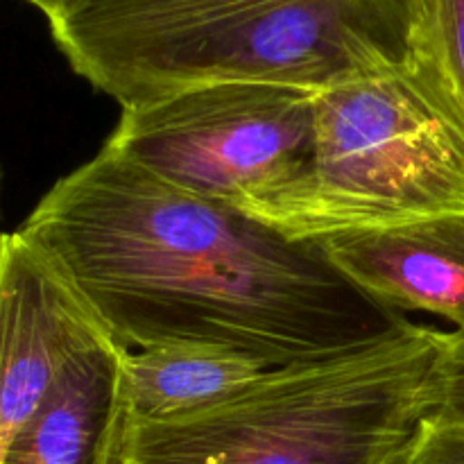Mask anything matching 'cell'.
<instances>
[{
	"mask_svg": "<svg viewBox=\"0 0 464 464\" xmlns=\"http://www.w3.org/2000/svg\"><path fill=\"white\" fill-rule=\"evenodd\" d=\"M27 5H32L34 9H39L45 18L53 16V14L63 12V9H71L75 5L89 3V0H25Z\"/></svg>",
	"mask_w": 464,
	"mask_h": 464,
	"instance_id": "obj_13",
	"label": "cell"
},
{
	"mask_svg": "<svg viewBox=\"0 0 464 464\" xmlns=\"http://www.w3.org/2000/svg\"><path fill=\"white\" fill-rule=\"evenodd\" d=\"M243 211L299 240L464 218V111L430 48L317 91L306 175Z\"/></svg>",
	"mask_w": 464,
	"mask_h": 464,
	"instance_id": "obj_4",
	"label": "cell"
},
{
	"mask_svg": "<svg viewBox=\"0 0 464 464\" xmlns=\"http://www.w3.org/2000/svg\"><path fill=\"white\" fill-rule=\"evenodd\" d=\"M317 91L225 82L125 107L107 148L177 188L249 208L306 175Z\"/></svg>",
	"mask_w": 464,
	"mask_h": 464,
	"instance_id": "obj_5",
	"label": "cell"
},
{
	"mask_svg": "<svg viewBox=\"0 0 464 464\" xmlns=\"http://www.w3.org/2000/svg\"><path fill=\"white\" fill-rule=\"evenodd\" d=\"M353 285L394 313H426L464 334V218L322 240Z\"/></svg>",
	"mask_w": 464,
	"mask_h": 464,
	"instance_id": "obj_7",
	"label": "cell"
},
{
	"mask_svg": "<svg viewBox=\"0 0 464 464\" xmlns=\"http://www.w3.org/2000/svg\"><path fill=\"white\" fill-rule=\"evenodd\" d=\"M45 21L122 109L225 82L324 91L430 48L429 0H89Z\"/></svg>",
	"mask_w": 464,
	"mask_h": 464,
	"instance_id": "obj_2",
	"label": "cell"
},
{
	"mask_svg": "<svg viewBox=\"0 0 464 464\" xmlns=\"http://www.w3.org/2000/svg\"><path fill=\"white\" fill-rule=\"evenodd\" d=\"M122 361L113 343L77 358L0 447V464H116L127 421Z\"/></svg>",
	"mask_w": 464,
	"mask_h": 464,
	"instance_id": "obj_8",
	"label": "cell"
},
{
	"mask_svg": "<svg viewBox=\"0 0 464 464\" xmlns=\"http://www.w3.org/2000/svg\"><path fill=\"white\" fill-rule=\"evenodd\" d=\"M18 229L62 267L122 352L207 344L288 367L412 324L353 285L322 240L177 188L107 145Z\"/></svg>",
	"mask_w": 464,
	"mask_h": 464,
	"instance_id": "obj_1",
	"label": "cell"
},
{
	"mask_svg": "<svg viewBox=\"0 0 464 464\" xmlns=\"http://www.w3.org/2000/svg\"><path fill=\"white\" fill-rule=\"evenodd\" d=\"M0 317L3 447L77 358L113 340L62 267L21 229L0 245Z\"/></svg>",
	"mask_w": 464,
	"mask_h": 464,
	"instance_id": "obj_6",
	"label": "cell"
},
{
	"mask_svg": "<svg viewBox=\"0 0 464 464\" xmlns=\"http://www.w3.org/2000/svg\"><path fill=\"white\" fill-rule=\"evenodd\" d=\"M447 331L415 324L343 356L272 367L225 401L125 421L116 464H397L438 408Z\"/></svg>",
	"mask_w": 464,
	"mask_h": 464,
	"instance_id": "obj_3",
	"label": "cell"
},
{
	"mask_svg": "<svg viewBox=\"0 0 464 464\" xmlns=\"http://www.w3.org/2000/svg\"><path fill=\"white\" fill-rule=\"evenodd\" d=\"M397 464H464V421L430 415Z\"/></svg>",
	"mask_w": 464,
	"mask_h": 464,
	"instance_id": "obj_11",
	"label": "cell"
},
{
	"mask_svg": "<svg viewBox=\"0 0 464 464\" xmlns=\"http://www.w3.org/2000/svg\"><path fill=\"white\" fill-rule=\"evenodd\" d=\"M266 362L207 344L125 352L127 421H166L234 397L266 374Z\"/></svg>",
	"mask_w": 464,
	"mask_h": 464,
	"instance_id": "obj_9",
	"label": "cell"
},
{
	"mask_svg": "<svg viewBox=\"0 0 464 464\" xmlns=\"http://www.w3.org/2000/svg\"><path fill=\"white\" fill-rule=\"evenodd\" d=\"M429 45L464 111V0H429Z\"/></svg>",
	"mask_w": 464,
	"mask_h": 464,
	"instance_id": "obj_10",
	"label": "cell"
},
{
	"mask_svg": "<svg viewBox=\"0 0 464 464\" xmlns=\"http://www.w3.org/2000/svg\"><path fill=\"white\" fill-rule=\"evenodd\" d=\"M433 415L464 421V334L447 331L442 365H440V399Z\"/></svg>",
	"mask_w": 464,
	"mask_h": 464,
	"instance_id": "obj_12",
	"label": "cell"
}]
</instances>
